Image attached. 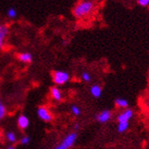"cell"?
Instances as JSON below:
<instances>
[{
	"mask_svg": "<svg viewBox=\"0 0 149 149\" xmlns=\"http://www.w3.org/2000/svg\"><path fill=\"white\" fill-rule=\"evenodd\" d=\"M3 44H4V40H3V39H0V49L2 48V47H3Z\"/></svg>",
	"mask_w": 149,
	"mask_h": 149,
	"instance_id": "21",
	"label": "cell"
},
{
	"mask_svg": "<svg viewBox=\"0 0 149 149\" xmlns=\"http://www.w3.org/2000/svg\"><path fill=\"white\" fill-rule=\"evenodd\" d=\"M148 106H149V100H148Z\"/></svg>",
	"mask_w": 149,
	"mask_h": 149,
	"instance_id": "24",
	"label": "cell"
},
{
	"mask_svg": "<svg viewBox=\"0 0 149 149\" xmlns=\"http://www.w3.org/2000/svg\"><path fill=\"white\" fill-rule=\"evenodd\" d=\"M6 116V107L3 105V103L0 99V119H2Z\"/></svg>",
	"mask_w": 149,
	"mask_h": 149,
	"instance_id": "15",
	"label": "cell"
},
{
	"mask_svg": "<svg viewBox=\"0 0 149 149\" xmlns=\"http://www.w3.org/2000/svg\"><path fill=\"white\" fill-rule=\"evenodd\" d=\"M95 8V4L92 1H82L78 3L73 9L74 16L77 18H83L90 15Z\"/></svg>",
	"mask_w": 149,
	"mask_h": 149,
	"instance_id": "1",
	"label": "cell"
},
{
	"mask_svg": "<svg viewBox=\"0 0 149 149\" xmlns=\"http://www.w3.org/2000/svg\"><path fill=\"white\" fill-rule=\"evenodd\" d=\"M8 34V28L5 25H0V39H5V37Z\"/></svg>",
	"mask_w": 149,
	"mask_h": 149,
	"instance_id": "13",
	"label": "cell"
},
{
	"mask_svg": "<svg viewBox=\"0 0 149 149\" xmlns=\"http://www.w3.org/2000/svg\"><path fill=\"white\" fill-rule=\"evenodd\" d=\"M6 137L12 143L16 142V140H17V136H16V135H15L13 132H8V133H7L6 134Z\"/></svg>",
	"mask_w": 149,
	"mask_h": 149,
	"instance_id": "14",
	"label": "cell"
},
{
	"mask_svg": "<svg viewBox=\"0 0 149 149\" xmlns=\"http://www.w3.org/2000/svg\"><path fill=\"white\" fill-rule=\"evenodd\" d=\"M7 149H16V148H15V146H10L7 147Z\"/></svg>",
	"mask_w": 149,
	"mask_h": 149,
	"instance_id": "22",
	"label": "cell"
},
{
	"mask_svg": "<svg viewBox=\"0 0 149 149\" xmlns=\"http://www.w3.org/2000/svg\"><path fill=\"white\" fill-rule=\"evenodd\" d=\"M37 115H38L40 119H42L45 122H50L52 120V118H53L49 110L44 107H41L37 109Z\"/></svg>",
	"mask_w": 149,
	"mask_h": 149,
	"instance_id": "4",
	"label": "cell"
},
{
	"mask_svg": "<svg viewBox=\"0 0 149 149\" xmlns=\"http://www.w3.org/2000/svg\"><path fill=\"white\" fill-rule=\"evenodd\" d=\"M29 141H30V138H29L28 136H25L21 139V144L22 145H26L29 143Z\"/></svg>",
	"mask_w": 149,
	"mask_h": 149,
	"instance_id": "20",
	"label": "cell"
},
{
	"mask_svg": "<svg viewBox=\"0 0 149 149\" xmlns=\"http://www.w3.org/2000/svg\"><path fill=\"white\" fill-rule=\"evenodd\" d=\"M138 4L142 6H149V0H138Z\"/></svg>",
	"mask_w": 149,
	"mask_h": 149,
	"instance_id": "19",
	"label": "cell"
},
{
	"mask_svg": "<svg viewBox=\"0 0 149 149\" xmlns=\"http://www.w3.org/2000/svg\"><path fill=\"white\" fill-rule=\"evenodd\" d=\"M77 138V133H71L68 136H65V139L62 141L60 145H58L55 149H69L76 142Z\"/></svg>",
	"mask_w": 149,
	"mask_h": 149,
	"instance_id": "2",
	"label": "cell"
},
{
	"mask_svg": "<svg viewBox=\"0 0 149 149\" xmlns=\"http://www.w3.org/2000/svg\"><path fill=\"white\" fill-rule=\"evenodd\" d=\"M50 92H51V95L55 100H61L62 98V93L61 91L59 90L57 87H51L50 89Z\"/></svg>",
	"mask_w": 149,
	"mask_h": 149,
	"instance_id": "9",
	"label": "cell"
},
{
	"mask_svg": "<svg viewBox=\"0 0 149 149\" xmlns=\"http://www.w3.org/2000/svg\"><path fill=\"white\" fill-rule=\"evenodd\" d=\"M133 116H134L133 110L127 108V109H125L124 112H122L120 115H118L117 121H118V123L119 122H129V120L133 117Z\"/></svg>",
	"mask_w": 149,
	"mask_h": 149,
	"instance_id": "5",
	"label": "cell"
},
{
	"mask_svg": "<svg viewBox=\"0 0 149 149\" xmlns=\"http://www.w3.org/2000/svg\"><path fill=\"white\" fill-rule=\"evenodd\" d=\"M53 80L56 85H63L69 80V74L64 71H56L53 74Z\"/></svg>",
	"mask_w": 149,
	"mask_h": 149,
	"instance_id": "3",
	"label": "cell"
},
{
	"mask_svg": "<svg viewBox=\"0 0 149 149\" xmlns=\"http://www.w3.org/2000/svg\"><path fill=\"white\" fill-rule=\"evenodd\" d=\"M17 123H18V126L21 129H26L29 125V120L26 116L22 115L18 117Z\"/></svg>",
	"mask_w": 149,
	"mask_h": 149,
	"instance_id": "7",
	"label": "cell"
},
{
	"mask_svg": "<svg viewBox=\"0 0 149 149\" xmlns=\"http://www.w3.org/2000/svg\"><path fill=\"white\" fill-rule=\"evenodd\" d=\"M82 78H83V80L86 81V82H89L91 80V76L88 73L84 72L83 74H82Z\"/></svg>",
	"mask_w": 149,
	"mask_h": 149,
	"instance_id": "18",
	"label": "cell"
},
{
	"mask_svg": "<svg viewBox=\"0 0 149 149\" xmlns=\"http://www.w3.org/2000/svg\"><path fill=\"white\" fill-rule=\"evenodd\" d=\"M112 116V113L110 110H103L99 114L96 115V120L99 123H107L108 122Z\"/></svg>",
	"mask_w": 149,
	"mask_h": 149,
	"instance_id": "6",
	"label": "cell"
},
{
	"mask_svg": "<svg viewBox=\"0 0 149 149\" xmlns=\"http://www.w3.org/2000/svg\"><path fill=\"white\" fill-rule=\"evenodd\" d=\"M18 58L22 62L30 63L32 61V55L30 53H21L18 55Z\"/></svg>",
	"mask_w": 149,
	"mask_h": 149,
	"instance_id": "10",
	"label": "cell"
},
{
	"mask_svg": "<svg viewBox=\"0 0 149 149\" xmlns=\"http://www.w3.org/2000/svg\"><path fill=\"white\" fill-rule=\"evenodd\" d=\"M71 111L74 116H79L81 114V110L77 106H72L71 107Z\"/></svg>",
	"mask_w": 149,
	"mask_h": 149,
	"instance_id": "16",
	"label": "cell"
},
{
	"mask_svg": "<svg viewBox=\"0 0 149 149\" xmlns=\"http://www.w3.org/2000/svg\"><path fill=\"white\" fill-rule=\"evenodd\" d=\"M90 92H91V95L94 96V97L98 98V97H100L101 95H102V88L98 85H94L90 88Z\"/></svg>",
	"mask_w": 149,
	"mask_h": 149,
	"instance_id": "8",
	"label": "cell"
},
{
	"mask_svg": "<svg viewBox=\"0 0 149 149\" xmlns=\"http://www.w3.org/2000/svg\"><path fill=\"white\" fill-rule=\"evenodd\" d=\"M115 103L118 107H121V108H127L128 107V101L124 99V98H116Z\"/></svg>",
	"mask_w": 149,
	"mask_h": 149,
	"instance_id": "11",
	"label": "cell"
},
{
	"mask_svg": "<svg viewBox=\"0 0 149 149\" xmlns=\"http://www.w3.org/2000/svg\"><path fill=\"white\" fill-rule=\"evenodd\" d=\"M129 127V122H119L117 126V131L119 133H124Z\"/></svg>",
	"mask_w": 149,
	"mask_h": 149,
	"instance_id": "12",
	"label": "cell"
},
{
	"mask_svg": "<svg viewBox=\"0 0 149 149\" xmlns=\"http://www.w3.org/2000/svg\"><path fill=\"white\" fill-rule=\"evenodd\" d=\"M74 128H76V129H78V128H79V125H78V124H77L76 125H74Z\"/></svg>",
	"mask_w": 149,
	"mask_h": 149,
	"instance_id": "23",
	"label": "cell"
},
{
	"mask_svg": "<svg viewBox=\"0 0 149 149\" xmlns=\"http://www.w3.org/2000/svg\"><path fill=\"white\" fill-rule=\"evenodd\" d=\"M7 15H8V17H11V18H13V17H15L17 16V11H16V9L15 8H9V10H8V12H7Z\"/></svg>",
	"mask_w": 149,
	"mask_h": 149,
	"instance_id": "17",
	"label": "cell"
}]
</instances>
